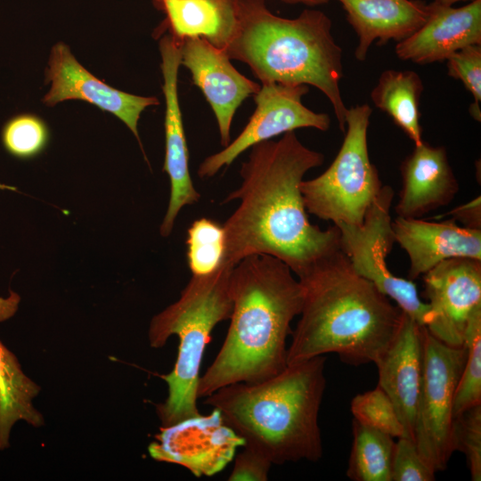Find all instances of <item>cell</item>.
<instances>
[{
	"label": "cell",
	"instance_id": "cell-1",
	"mask_svg": "<svg viewBox=\"0 0 481 481\" xmlns=\"http://www.w3.org/2000/svg\"><path fill=\"white\" fill-rule=\"evenodd\" d=\"M323 160V154L304 145L294 131L251 147L240 171V185L222 201H240L223 224L222 264L235 265L249 256L269 255L298 277L339 248L335 224L322 230L310 223L300 190L305 175Z\"/></svg>",
	"mask_w": 481,
	"mask_h": 481
},
{
	"label": "cell",
	"instance_id": "cell-2",
	"mask_svg": "<svg viewBox=\"0 0 481 481\" xmlns=\"http://www.w3.org/2000/svg\"><path fill=\"white\" fill-rule=\"evenodd\" d=\"M298 279L303 304L287 364L329 353L348 364L375 363L396 336L403 311L354 270L340 248Z\"/></svg>",
	"mask_w": 481,
	"mask_h": 481
},
{
	"label": "cell",
	"instance_id": "cell-3",
	"mask_svg": "<svg viewBox=\"0 0 481 481\" xmlns=\"http://www.w3.org/2000/svg\"><path fill=\"white\" fill-rule=\"evenodd\" d=\"M230 325L216 358L200 377L199 398L233 383H256L287 364L290 322L299 315L303 289L290 268L269 255L236 264L229 276Z\"/></svg>",
	"mask_w": 481,
	"mask_h": 481
},
{
	"label": "cell",
	"instance_id": "cell-4",
	"mask_svg": "<svg viewBox=\"0 0 481 481\" xmlns=\"http://www.w3.org/2000/svg\"><path fill=\"white\" fill-rule=\"evenodd\" d=\"M326 357L288 364L278 374L256 383H233L205 397L223 421L272 464L322 456L318 424L326 387Z\"/></svg>",
	"mask_w": 481,
	"mask_h": 481
},
{
	"label": "cell",
	"instance_id": "cell-5",
	"mask_svg": "<svg viewBox=\"0 0 481 481\" xmlns=\"http://www.w3.org/2000/svg\"><path fill=\"white\" fill-rule=\"evenodd\" d=\"M322 12L305 9L293 19L273 14L265 0H240L239 24L225 53L249 66L262 83L313 86L330 101L341 132L346 107L339 82L342 49Z\"/></svg>",
	"mask_w": 481,
	"mask_h": 481
},
{
	"label": "cell",
	"instance_id": "cell-6",
	"mask_svg": "<svg viewBox=\"0 0 481 481\" xmlns=\"http://www.w3.org/2000/svg\"><path fill=\"white\" fill-rule=\"evenodd\" d=\"M233 266L222 264L211 273L192 275L180 298L151 322L152 347L163 346L172 335L179 338L175 366L161 376L167 385V396L157 406L162 427L201 414L197 404L200 365L213 329L231 316L228 281Z\"/></svg>",
	"mask_w": 481,
	"mask_h": 481
},
{
	"label": "cell",
	"instance_id": "cell-7",
	"mask_svg": "<svg viewBox=\"0 0 481 481\" xmlns=\"http://www.w3.org/2000/svg\"><path fill=\"white\" fill-rule=\"evenodd\" d=\"M371 113L367 103L347 109L345 137L336 158L323 173L300 184L307 213L334 224L363 222L382 187L368 151Z\"/></svg>",
	"mask_w": 481,
	"mask_h": 481
},
{
	"label": "cell",
	"instance_id": "cell-8",
	"mask_svg": "<svg viewBox=\"0 0 481 481\" xmlns=\"http://www.w3.org/2000/svg\"><path fill=\"white\" fill-rule=\"evenodd\" d=\"M423 376L414 426V442L425 461L444 470L454 452L452 406L467 348L450 346L422 327Z\"/></svg>",
	"mask_w": 481,
	"mask_h": 481
},
{
	"label": "cell",
	"instance_id": "cell-9",
	"mask_svg": "<svg viewBox=\"0 0 481 481\" xmlns=\"http://www.w3.org/2000/svg\"><path fill=\"white\" fill-rule=\"evenodd\" d=\"M394 191L382 185L368 208L362 224L339 223V248L347 256L354 270L371 281L383 295L419 325L426 326L430 309L419 297L414 282L392 273L386 258L395 242L390 208Z\"/></svg>",
	"mask_w": 481,
	"mask_h": 481
},
{
	"label": "cell",
	"instance_id": "cell-10",
	"mask_svg": "<svg viewBox=\"0 0 481 481\" xmlns=\"http://www.w3.org/2000/svg\"><path fill=\"white\" fill-rule=\"evenodd\" d=\"M308 91L307 85L262 83L259 91L253 95L256 109L245 127L223 150L200 163L198 175L213 177L246 150L279 135L303 127L327 131L330 126V116L315 112L302 102V97Z\"/></svg>",
	"mask_w": 481,
	"mask_h": 481
},
{
	"label": "cell",
	"instance_id": "cell-11",
	"mask_svg": "<svg viewBox=\"0 0 481 481\" xmlns=\"http://www.w3.org/2000/svg\"><path fill=\"white\" fill-rule=\"evenodd\" d=\"M430 309L428 330L443 343L464 346L471 318L481 312V260L446 259L423 274Z\"/></svg>",
	"mask_w": 481,
	"mask_h": 481
},
{
	"label": "cell",
	"instance_id": "cell-12",
	"mask_svg": "<svg viewBox=\"0 0 481 481\" xmlns=\"http://www.w3.org/2000/svg\"><path fill=\"white\" fill-rule=\"evenodd\" d=\"M243 445V439L213 409L208 415L161 427L149 452L157 461L185 467L196 477H209L220 472Z\"/></svg>",
	"mask_w": 481,
	"mask_h": 481
},
{
	"label": "cell",
	"instance_id": "cell-13",
	"mask_svg": "<svg viewBox=\"0 0 481 481\" xmlns=\"http://www.w3.org/2000/svg\"><path fill=\"white\" fill-rule=\"evenodd\" d=\"M180 44L181 41L170 33L164 35L159 40L162 91L166 102V154L163 171L167 174L170 181L168 207L160 224V234L163 237L170 235L180 210L187 205H193L200 199L189 170V151L178 97Z\"/></svg>",
	"mask_w": 481,
	"mask_h": 481
},
{
	"label": "cell",
	"instance_id": "cell-14",
	"mask_svg": "<svg viewBox=\"0 0 481 481\" xmlns=\"http://www.w3.org/2000/svg\"><path fill=\"white\" fill-rule=\"evenodd\" d=\"M45 80L51 84L43 98L45 105L54 106L66 100H82L94 104L123 121L143 152L138 120L147 107L159 105L156 97L131 94L108 86L83 67L63 42H58L51 50Z\"/></svg>",
	"mask_w": 481,
	"mask_h": 481
},
{
	"label": "cell",
	"instance_id": "cell-15",
	"mask_svg": "<svg viewBox=\"0 0 481 481\" xmlns=\"http://www.w3.org/2000/svg\"><path fill=\"white\" fill-rule=\"evenodd\" d=\"M180 65L189 69L210 105L218 126L221 145L231 142V126L237 109L260 85L240 74L231 63L225 51L200 37L181 40Z\"/></svg>",
	"mask_w": 481,
	"mask_h": 481
},
{
	"label": "cell",
	"instance_id": "cell-16",
	"mask_svg": "<svg viewBox=\"0 0 481 481\" xmlns=\"http://www.w3.org/2000/svg\"><path fill=\"white\" fill-rule=\"evenodd\" d=\"M426 22L395 45L396 56L404 61L429 64L446 61L458 50L481 45V0L461 7L431 2Z\"/></svg>",
	"mask_w": 481,
	"mask_h": 481
},
{
	"label": "cell",
	"instance_id": "cell-17",
	"mask_svg": "<svg viewBox=\"0 0 481 481\" xmlns=\"http://www.w3.org/2000/svg\"><path fill=\"white\" fill-rule=\"evenodd\" d=\"M422 327L403 312L396 336L375 363L378 386L392 401L405 436L413 440L423 376Z\"/></svg>",
	"mask_w": 481,
	"mask_h": 481
},
{
	"label": "cell",
	"instance_id": "cell-18",
	"mask_svg": "<svg viewBox=\"0 0 481 481\" xmlns=\"http://www.w3.org/2000/svg\"><path fill=\"white\" fill-rule=\"evenodd\" d=\"M392 228L395 242L409 257L411 280L446 259L481 260V229L459 225L452 218L430 222L397 216L392 221Z\"/></svg>",
	"mask_w": 481,
	"mask_h": 481
},
{
	"label": "cell",
	"instance_id": "cell-19",
	"mask_svg": "<svg viewBox=\"0 0 481 481\" xmlns=\"http://www.w3.org/2000/svg\"><path fill=\"white\" fill-rule=\"evenodd\" d=\"M402 189L395 211L399 217L420 218L450 204L459 183L443 146L414 145L400 166Z\"/></svg>",
	"mask_w": 481,
	"mask_h": 481
},
{
	"label": "cell",
	"instance_id": "cell-20",
	"mask_svg": "<svg viewBox=\"0 0 481 481\" xmlns=\"http://www.w3.org/2000/svg\"><path fill=\"white\" fill-rule=\"evenodd\" d=\"M354 29L358 44L355 57L366 60L371 45L390 40L396 43L420 28L429 15L428 4L422 0H338Z\"/></svg>",
	"mask_w": 481,
	"mask_h": 481
},
{
	"label": "cell",
	"instance_id": "cell-21",
	"mask_svg": "<svg viewBox=\"0 0 481 481\" xmlns=\"http://www.w3.org/2000/svg\"><path fill=\"white\" fill-rule=\"evenodd\" d=\"M166 13L165 27L175 38L200 37L225 51L234 37L240 0H153Z\"/></svg>",
	"mask_w": 481,
	"mask_h": 481
},
{
	"label": "cell",
	"instance_id": "cell-22",
	"mask_svg": "<svg viewBox=\"0 0 481 481\" xmlns=\"http://www.w3.org/2000/svg\"><path fill=\"white\" fill-rule=\"evenodd\" d=\"M423 89L417 72L386 69L371 92L375 107L387 113L414 145L423 142L420 110Z\"/></svg>",
	"mask_w": 481,
	"mask_h": 481
},
{
	"label": "cell",
	"instance_id": "cell-23",
	"mask_svg": "<svg viewBox=\"0 0 481 481\" xmlns=\"http://www.w3.org/2000/svg\"><path fill=\"white\" fill-rule=\"evenodd\" d=\"M40 387L22 371L17 357L0 341V450L9 447L12 426L19 420L38 428L42 414L33 399Z\"/></svg>",
	"mask_w": 481,
	"mask_h": 481
},
{
	"label": "cell",
	"instance_id": "cell-24",
	"mask_svg": "<svg viewBox=\"0 0 481 481\" xmlns=\"http://www.w3.org/2000/svg\"><path fill=\"white\" fill-rule=\"evenodd\" d=\"M346 476L354 481H391L394 437L353 420Z\"/></svg>",
	"mask_w": 481,
	"mask_h": 481
},
{
	"label": "cell",
	"instance_id": "cell-25",
	"mask_svg": "<svg viewBox=\"0 0 481 481\" xmlns=\"http://www.w3.org/2000/svg\"><path fill=\"white\" fill-rule=\"evenodd\" d=\"M187 263L192 275H205L217 270L224 256L223 224L201 217L187 230Z\"/></svg>",
	"mask_w": 481,
	"mask_h": 481
},
{
	"label": "cell",
	"instance_id": "cell-26",
	"mask_svg": "<svg viewBox=\"0 0 481 481\" xmlns=\"http://www.w3.org/2000/svg\"><path fill=\"white\" fill-rule=\"evenodd\" d=\"M467 356L459 379L452 406L453 419L481 404V312L470 320L465 331Z\"/></svg>",
	"mask_w": 481,
	"mask_h": 481
},
{
	"label": "cell",
	"instance_id": "cell-27",
	"mask_svg": "<svg viewBox=\"0 0 481 481\" xmlns=\"http://www.w3.org/2000/svg\"><path fill=\"white\" fill-rule=\"evenodd\" d=\"M355 420L363 425L384 432L392 437L405 436L395 408L387 395L377 386L355 395L351 402Z\"/></svg>",
	"mask_w": 481,
	"mask_h": 481
},
{
	"label": "cell",
	"instance_id": "cell-28",
	"mask_svg": "<svg viewBox=\"0 0 481 481\" xmlns=\"http://www.w3.org/2000/svg\"><path fill=\"white\" fill-rule=\"evenodd\" d=\"M48 140V131L41 118L21 114L11 118L4 126L2 141L5 150L14 157L27 159L39 153Z\"/></svg>",
	"mask_w": 481,
	"mask_h": 481
},
{
	"label": "cell",
	"instance_id": "cell-29",
	"mask_svg": "<svg viewBox=\"0 0 481 481\" xmlns=\"http://www.w3.org/2000/svg\"><path fill=\"white\" fill-rule=\"evenodd\" d=\"M453 449L462 452L469 463L470 477L481 480V404L453 419Z\"/></svg>",
	"mask_w": 481,
	"mask_h": 481
},
{
	"label": "cell",
	"instance_id": "cell-30",
	"mask_svg": "<svg viewBox=\"0 0 481 481\" xmlns=\"http://www.w3.org/2000/svg\"><path fill=\"white\" fill-rule=\"evenodd\" d=\"M448 76L460 80L474 99L469 113L480 121L481 102V45L461 48L446 59Z\"/></svg>",
	"mask_w": 481,
	"mask_h": 481
},
{
	"label": "cell",
	"instance_id": "cell-31",
	"mask_svg": "<svg viewBox=\"0 0 481 481\" xmlns=\"http://www.w3.org/2000/svg\"><path fill=\"white\" fill-rule=\"evenodd\" d=\"M436 471L419 452L413 439L402 436L395 444L391 481H434Z\"/></svg>",
	"mask_w": 481,
	"mask_h": 481
},
{
	"label": "cell",
	"instance_id": "cell-32",
	"mask_svg": "<svg viewBox=\"0 0 481 481\" xmlns=\"http://www.w3.org/2000/svg\"><path fill=\"white\" fill-rule=\"evenodd\" d=\"M235 460L229 481H266L272 462L259 452L243 445Z\"/></svg>",
	"mask_w": 481,
	"mask_h": 481
},
{
	"label": "cell",
	"instance_id": "cell-33",
	"mask_svg": "<svg viewBox=\"0 0 481 481\" xmlns=\"http://www.w3.org/2000/svg\"><path fill=\"white\" fill-rule=\"evenodd\" d=\"M450 216L454 221L461 222L465 227L472 229H481V199L480 196L471 201L455 207L444 215H440L436 218H443Z\"/></svg>",
	"mask_w": 481,
	"mask_h": 481
},
{
	"label": "cell",
	"instance_id": "cell-34",
	"mask_svg": "<svg viewBox=\"0 0 481 481\" xmlns=\"http://www.w3.org/2000/svg\"><path fill=\"white\" fill-rule=\"evenodd\" d=\"M0 190L15 191L16 188L0 183ZM19 297L14 293H12V295L6 298H0V321H4L12 316L17 309Z\"/></svg>",
	"mask_w": 481,
	"mask_h": 481
},
{
	"label": "cell",
	"instance_id": "cell-35",
	"mask_svg": "<svg viewBox=\"0 0 481 481\" xmlns=\"http://www.w3.org/2000/svg\"><path fill=\"white\" fill-rule=\"evenodd\" d=\"M286 4H301L307 6H317L327 4L330 0H281Z\"/></svg>",
	"mask_w": 481,
	"mask_h": 481
},
{
	"label": "cell",
	"instance_id": "cell-36",
	"mask_svg": "<svg viewBox=\"0 0 481 481\" xmlns=\"http://www.w3.org/2000/svg\"><path fill=\"white\" fill-rule=\"evenodd\" d=\"M472 2V1H475V0H433L432 2H435L436 4H443V5H447V6H452L453 4L455 3H458V2Z\"/></svg>",
	"mask_w": 481,
	"mask_h": 481
}]
</instances>
